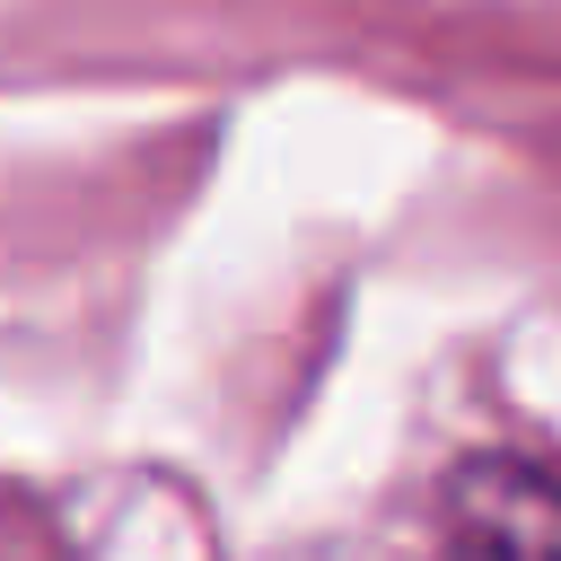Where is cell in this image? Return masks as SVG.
<instances>
[{
	"mask_svg": "<svg viewBox=\"0 0 561 561\" xmlns=\"http://www.w3.org/2000/svg\"><path fill=\"white\" fill-rule=\"evenodd\" d=\"M447 561H561V473L535 456H473L447 482Z\"/></svg>",
	"mask_w": 561,
	"mask_h": 561,
	"instance_id": "cell-1",
	"label": "cell"
}]
</instances>
